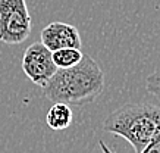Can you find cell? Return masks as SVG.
<instances>
[{"label": "cell", "mask_w": 160, "mask_h": 153, "mask_svg": "<svg viewBox=\"0 0 160 153\" xmlns=\"http://www.w3.org/2000/svg\"><path fill=\"white\" fill-rule=\"evenodd\" d=\"M104 90V74L91 56L84 54L72 68L58 69L43 87L46 99L53 103L82 106L97 99Z\"/></svg>", "instance_id": "obj_1"}, {"label": "cell", "mask_w": 160, "mask_h": 153, "mask_svg": "<svg viewBox=\"0 0 160 153\" xmlns=\"http://www.w3.org/2000/svg\"><path fill=\"white\" fill-rule=\"evenodd\" d=\"M103 130L125 138L140 153L160 131V106L153 103H126L113 110Z\"/></svg>", "instance_id": "obj_2"}, {"label": "cell", "mask_w": 160, "mask_h": 153, "mask_svg": "<svg viewBox=\"0 0 160 153\" xmlns=\"http://www.w3.org/2000/svg\"><path fill=\"white\" fill-rule=\"evenodd\" d=\"M32 21L25 0H0V41L21 44L31 34Z\"/></svg>", "instance_id": "obj_3"}, {"label": "cell", "mask_w": 160, "mask_h": 153, "mask_svg": "<svg viewBox=\"0 0 160 153\" xmlns=\"http://www.w3.org/2000/svg\"><path fill=\"white\" fill-rule=\"evenodd\" d=\"M22 71L35 85L44 87L58 71V66L53 62L52 52L41 41H38L28 46L24 52Z\"/></svg>", "instance_id": "obj_4"}, {"label": "cell", "mask_w": 160, "mask_h": 153, "mask_svg": "<svg viewBox=\"0 0 160 153\" xmlns=\"http://www.w3.org/2000/svg\"><path fill=\"white\" fill-rule=\"evenodd\" d=\"M41 43L50 52L65 47L81 49L82 46L81 35L77 27L66 22H52L47 27H44L41 31Z\"/></svg>", "instance_id": "obj_5"}, {"label": "cell", "mask_w": 160, "mask_h": 153, "mask_svg": "<svg viewBox=\"0 0 160 153\" xmlns=\"http://www.w3.org/2000/svg\"><path fill=\"white\" fill-rule=\"evenodd\" d=\"M72 109L65 103H53V106L47 110L46 122L53 131L66 130L72 124Z\"/></svg>", "instance_id": "obj_6"}, {"label": "cell", "mask_w": 160, "mask_h": 153, "mask_svg": "<svg viewBox=\"0 0 160 153\" xmlns=\"http://www.w3.org/2000/svg\"><path fill=\"white\" fill-rule=\"evenodd\" d=\"M82 56L84 53L81 52V49H73V47H65V49L52 52V58H53V62L58 66V69L72 68L81 62Z\"/></svg>", "instance_id": "obj_7"}, {"label": "cell", "mask_w": 160, "mask_h": 153, "mask_svg": "<svg viewBox=\"0 0 160 153\" xmlns=\"http://www.w3.org/2000/svg\"><path fill=\"white\" fill-rule=\"evenodd\" d=\"M98 146H100V149H102L103 153H113L110 149L106 146V143H104L103 140L98 141ZM140 153H160V131L157 133V135H156V137L153 138V140H151L150 143L147 144L146 147L142 149Z\"/></svg>", "instance_id": "obj_8"}, {"label": "cell", "mask_w": 160, "mask_h": 153, "mask_svg": "<svg viewBox=\"0 0 160 153\" xmlns=\"http://www.w3.org/2000/svg\"><path fill=\"white\" fill-rule=\"evenodd\" d=\"M146 89L148 93L153 94L154 97H157L160 100V69L154 71L151 75L147 77Z\"/></svg>", "instance_id": "obj_9"}]
</instances>
